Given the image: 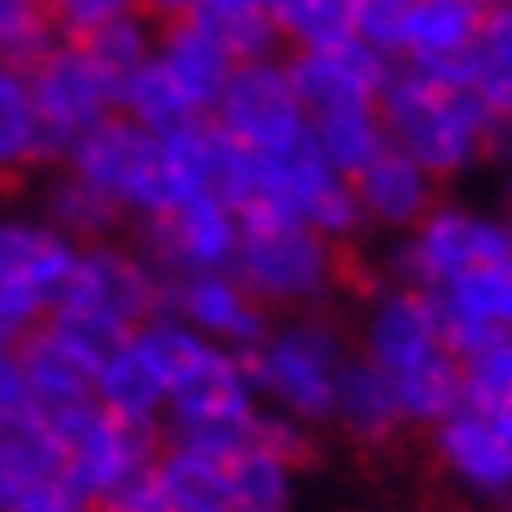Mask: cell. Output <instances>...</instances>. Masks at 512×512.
Wrapping results in <instances>:
<instances>
[{
    "instance_id": "cell-1",
    "label": "cell",
    "mask_w": 512,
    "mask_h": 512,
    "mask_svg": "<svg viewBox=\"0 0 512 512\" xmlns=\"http://www.w3.org/2000/svg\"><path fill=\"white\" fill-rule=\"evenodd\" d=\"M362 357L395 386L404 423L437 428L461 404V357L442 334L433 301L419 287H386L362 320Z\"/></svg>"
},
{
    "instance_id": "cell-2",
    "label": "cell",
    "mask_w": 512,
    "mask_h": 512,
    "mask_svg": "<svg viewBox=\"0 0 512 512\" xmlns=\"http://www.w3.org/2000/svg\"><path fill=\"white\" fill-rule=\"evenodd\" d=\"M160 296H165V278L141 249L99 240V245H80L76 268L43 325L99 367L104 353H113L127 334L156 320Z\"/></svg>"
},
{
    "instance_id": "cell-3",
    "label": "cell",
    "mask_w": 512,
    "mask_h": 512,
    "mask_svg": "<svg viewBox=\"0 0 512 512\" xmlns=\"http://www.w3.org/2000/svg\"><path fill=\"white\" fill-rule=\"evenodd\" d=\"M381 127L395 151L423 165L437 184L475 170L489 156L494 118L484 113L466 76H433L395 66L381 90Z\"/></svg>"
},
{
    "instance_id": "cell-4",
    "label": "cell",
    "mask_w": 512,
    "mask_h": 512,
    "mask_svg": "<svg viewBox=\"0 0 512 512\" xmlns=\"http://www.w3.org/2000/svg\"><path fill=\"white\" fill-rule=\"evenodd\" d=\"M348 353L339 329L296 315L282 325H268V334L245 353V372L254 395L292 423H320L334 414V386Z\"/></svg>"
},
{
    "instance_id": "cell-5",
    "label": "cell",
    "mask_w": 512,
    "mask_h": 512,
    "mask_svg": "<svg viewBox=\"0 0 512 512\" xmlns=\"http://www.w3.org/2000/svg\"><path fill=\"white\" fill-rule=\"evenodd\" d=\"M231 273L264 311H301L334 292L339 245L292 217H240Z\"/></svg>"
},
{
    "instance_id": "cell-6",
    "label": "cell",
    "mask_w": 512,
    "mask_h": 512,
    "mask_svg": "<svg viewBox=\"0 0 512 512\" xmlns=\"http://www.w3.org/2000/svg\"><path fill=\"white\" fill-rule=\"evenodd\" d=\"M80 245L66 240L43 217H5L0 221V334L19 343L52 315Z\"/></svg>"
},
{
    "instance_id": "cell-7",
    "label": "cell",
    "mask_w": 512,
    "mask_h": 512,
    "mask_svg": "<svg viewBox=\"0 0 512 512\" xmlns=\"http://www.w3.org/2000/svg\"><path fill=\"white\" fill-rule=\"evenodd\" d=\"M512 249V226L494 212H475L461 202H437L433 212L404 235L395 249V278L419 292H437L442 282L489 264Z\"/></svg>"
},
{
    "instance_id": "cell-8",
    "label": "cell",
    "mask_w": 512,
    "mask_h": 512,
    "mask_svg": "<svg viewBox=\"0 0 512 512\" xmlns=\"http://www.w3.org/2000/svg\"><path fill=\"white\" fill-rule=\"evenodd\" d=\"M207 123L226 141L254 151V156H278V151H292L301 141H311L306 109H301V99L292 90L287 62H278V57L235 66Z\"/></svg>"
},
{
    "instance_id": "cell-9",
    "label": "cell",
    "mask_w": 512,
    "mask_h": 512,
    "mask_svg": "<svg viewBox=\"0 0 512 512\" xmlns=\"http://www.w3.org/2000/svg\"><path fill=\"white\" fill-rule=\"evenodd\" d=\"M24 76H29L33 109H38V123H43L52 160H62L85 132H94L104 118L118 113L113 80L94 66L85 43L57 38Z\"/></svg>"
},
{
    "instance_id": "cell-10",
    "label": "cell",
    "mask_w": 512,
    "mask_h": 512,
    "mask_svg": "<svg viewBox=\"0 0 512 512\" xmlns=\"http://www.w3.org/2000/svg\"><path fill=\"white\" fill-rule=\"evenodd\" d=\"M62 170L109 198L123 217H156L160 212V141L113 113L62 156Z\"/></svg>"
},
{
    "instance_id": "cell-11",
    "label": "cell",
    "mask_w": 512,
    "mask_h": 512,
    "mask_svg": "<svg viewBox=\"0 0 512 512\" xmlns=\"http://www.w3.org/2000/svg\"><path fill=\"white\" fill-rule=\"evenodd\" d=\"M47 433L57 437V447L66 456V475L76 480V489L85 498H104L109 489H118L123 480H132L137 470H146L156 461V437L151 428H132V423L104 414L99 404H80L71 414L47 423Z\"/></svg>"
},
{
    "instance_id": "cell-12",
    "label": "cell",
    "mask_w": 512,
    "mask_h": 512,
    "mask_svg": "<svg viewBox=\"0 0 512 512\" xmlns=\"http://www.w3.org/2000/svg\"><path fill=\"white\" fill-rule=\"evenodd\" d=\"M141 254L156 264L160 278H184V273H217L231 268L240 245V212L221 193H198L170 212L146 221Z\"/></svg>"
},
{
    "instance_id": "cell-13",
    "label": "cell",
    "mask_w": 512,
    "mask_h": 512,
    "mask_svg": "<svg viewBox=\"0 0 512 512\" xmlns=\"http://www.w3.org/2000/svg\"><path fill=\"white\" fill-rule=\"evenodd\" d=\"M160 315H170L184 329H193L198 339L217 343V348H231L240 357L268 334V311L245 292V282L235 278L231 268L165 278Z\"/></svg>"
},
{
    "instance_id": "cell-14",
    "label": "cell",
    "mask_w": 512,
    "mask_h": 512,
    "mask_svg": "<svg viewBox=\"0 0 512 512\" xmlns=\"http://www.w3.org/2000/svg\"><path fill=\"white\" fill-rule=\"evenodd\" d=\"M437 461L475 498H512V409L456 404L433 428Z\"/></svg>"
},
{
    "instance_id": "cell-15",
    "label": "cell",
    "mask_w": 512,
    "mask_h": 512,
    "mask_svg": "<svg viewBox=\"0 0 512 512\" xmlns=\"http://www.w3.org/2000/svg\"><path fill=\"white\" fill-rule=\"evenodd\" d=\"M0 512H94L43 419L0 433Z\"/></svg>"
},
{
    "instance_id": "cell-16",
    "label": "cell",
    "mask_w": 512,
    "mask_h": 512,
    "mask_svg": "<svg viewBox=\"0 0 512 512\" xmlns=\"http://www.w3.org/2000/svg\"><path fill=\"white\" fill-rule=\"evenodd\" d=\"M390 71L395 66L381 52L362 47L357 38L287 57V76H292V90L301 99L306 118L329 109H353V104H381Z\"/></svg>"
},
{
    "instance_id": "cell-17",
    "label": "cell",
    "mask_w": 512,
    "mask_h": 512,
    "mask_svg": "<svg viewBox=\"0 0 512 512\" xmlns=\"http://www.w3.org/2000/svg\"><path fill=\"white\" fill-rule=\"evenodd\" d=\"M428 301H433L456 357L480 348V343L512 339V249L461 273V278L442 282L437 292H428Z\"/></svg>"
},
{
    "instance_id": "cell-18",
    "label": "cell",
    "mask_w": 512,
    "mask_h": 512,
    "mask_svg": "<svg viewBox=\"0 0 512 512\" xmlns=\"http://www.w3.org/2000/svg\"><path fill=\"white\" fill-rule=\"evenodd\" d=\"M348 184H353L362 226H376V231L409 235L437 207V179L423 165H414L404 151H395L390 141Z\"/></svg>"
},
{
    "instance_id": "cell-19",
    "label": "cell",
    "mask_w": 512,
    "mask_h": 512,
    "mask_svg": "<svg viewBox=\"0 0 512 512\" xmlns=\"http://www.w3.org/2000/svg\"><path fill=\"white\" fill-rule=\"evenodd\" d=\"M484 33V5L480 0H414L404 19L400 38V66L433 71V76H461L475 57Z\"/></svg>"
},
{
    "instance_id": "cell-20",
    "label": "cell",
    "mask_w": 512,
    "mask_h": 512,
    "mask_svg": "<svg viewBox=\"0 0 512 512\" xmlns=\"http://www.w3.org/2000/svg\"><path fill=\"white\" fill-rule=\"evenodd\" d=\"M156 66L165 71V80L174 90L184 94L188 109L198 118H212L221 90H226V80H231V71L240 62L202 19L184 15L156 29Z\"/></svg>"
},
{
    "instance_id": "cell-21",
    "label": "cell",
    "mask_w": 512,
    "mask_h": 512,
    "mask_svg": "<svg viewBox=\"0 0 512 512\" xmlns=\"http://www.w3.org/2000/svg\"><path fill=\"white\" fill-rule=\"evenodd\" d=\"M94 404L113 414V419L132 423V428H156V419L170 404V381L160 372L156 353L146 348V339L127 334L104 362L94 367Z\"/></svg>"
},
{
    "instance_id": "cell-22",
    "label": "cell",
    "mask_w": 512,
    "mask_h": 512,
    "mask_svg": "<svg viewBox=\"0 0 512 512\" xmlns=\"http://www.w3.org/2000/svg\"><path fill=\"white\" fill-rule=\"evenodd\" d=\"M15 353H19V367H24V381H29L33 409H38L43 423L62 419V414L94 400V362L80 357L66 339H57L47 325L29 329L15 343Z\"/></svg>"
},
{
    "instance_id": "cell-23",
    "label": "cell",
    "mask_w": 512,
    "mask_h": 512,
    "mask_svg": "<svg viewBox=\"0 0 512 512\" xmlns=\"http://www.w3.org/2000/svg\"><path fill=\"white\" fill-rule=\"evenodd\" d=\"M329 419H339L343 428L353 437H362V442H381V437H390L400 428L404 414H400V400H395L390 376L357 353L343 362L339 386H334V414H329Z\"/></svg>"
},
{
    "instance_id": "cell-24",
    "label": "cell",
    "mask_w": 512,
    "mask_h": 512,
    "mask_svg": "<svg viewBox=\"0 0 512 512\" xmlns=\"http://www.w3.org/2000/svg\"><path fill=\"white\" fill-rule=\"evenodd\" d=\"M156 480L165 494V512H231L226 461L212 451L170 442L156 451Z\"/></svg>"
},
{
    "instance_id": "cell-25",
    "label": "cell",
    "mask_w": 512,
    "mask_h": 512,
    "mask_svg": "<svg viewBox=\"0 0 512 512\" xmlns=\"http://www.w3.org/2000/svg\"><path fill=\"white\" fill-rule=\"evenodd\" d=\"M47 160L52 151H47L38 109H33L29 76L19 66L0 62V179H19Z\"/></svg>"
},
{
    "instance_id": "cell-26",
    "label": "cell",
    "mask_w": 512,
    "mask_h": 512,
    "mask_svg": "<svg viewBox=\"0 0 512 512\" xmlns=\"http://www.w3.org/2000/svg\"><path fill=\"white\" fill-rule=\"evenodd\" d=\"M311 141L315 151L334 165L339 174L353 179L367 160L386 146V127H381V104H353V109H329L311 113Z\"/></svg>"
},
{
    "instance_id": "cell-27",
    "label": "cell",
    "mask_w": 512,
    "mask_h": 512,
    "mask_svg": "<svg viewBox=\"0 0 512 512\" xmlns=\"http://www.w3.org/2000/svg\"><path fill=\"white\" fill-rule=\"evenodd\" d=\"M43 221L57 226V231H62L66 240H76V245H99V240L113 235V226L123 221V212H118L109 198H99L90 184H80L76 174L62 170L47 184Z\"/></svg>"
},
{
    "instance_id": "cell-28",
    "label": "cell",
    "mask_w": 512,
    "mask_h": 512,
    "mask_svg": "<svg viewBox=\"0 0 512 512\" xmlns=\"http://www.w3.org/2000/svg\"><path fill=\"white\" fill-rule=\"evenodd\" d=\"M118 113H123L127 123H137L141 132H174V127H188V123H202L198 113L184 104V94L174 90L165 71L156 66V52H151V62L132 71V76L118 85Z\"/></svg>"
},
{
    "instance_id": "cell-29",
    "label": "cell",
    "mask_w": 512,
    "mask_h": 512,
    "mask_svg": "<svg viewBox=\"0 0 512 512\" xmlns=\"http://www.w3.org/2000/svg\"><path fill=\"white\" fill-rule=\"evenodd\" d=\"M268 19L278 43H287L292 52H315V47L353 38L348 0H268Z\"/></svg>"
},
{
    "instance_id": "cell-30",
    "label": "cell",
    "mask_w": 512,
    "mask_h": 512,
    "mask_svg": "<svg viewBox=\"0 0 512 512\" xmlns=\"http://www.w3.org/2000/svg\"><path fill=\"white\" fill-rule=\"evenodd\" d=\"M80 43H85V52L94 57V66L113 80V94H118V85H123L132 71H141V66L151 62L156 29H151L146 15H127V19H118V24H109V29L80 38Z\"/></svg>"
},
{
    "instance_id": "cell-31",
    "label": "cell",
    "mask_w": 512,
    "mask_h": 512,
    "mask_svg": "<svg viewBox=\"0 0 512 512\" xmlns=\"http://www.w3.org/2000/svg\"><path fill=\"white\" fill-rule=\"evenodd\" d=\"M52 43H57V29L47 19L43 0H0V62L29 71Z\"/></svg>"
},
{
    "instance_id": "cell-32",
    "label": "cell",
    "mask_w": 512,
    "mask_h": 512,
    "mask_svg": "<svg viewBox=\"0 0 512 512\" xmlns=\"http://www.w3.org/2000/svg\"><path fill=\"white\" fill-rule=\"evenodd\" d=\"M409 5L414 0H348V29H353V38L362 47H372L386 62H395L400 57Z\"/></svg>"
},
{
    "instance_id": "cell-33",
    "label": "cell",
    "mask_w": 512,
    "mask_h": 512,
    "mask_svg": "<svg viewBox=\"0 0 512 512\" xmlns=\"http://www.w3.org/2000/svg\"><path fill=\"white\" fill-rule=\"evenodd\" d=\"M43 10L52 19L57 38H71V43L109 29V24H118L127 15H141L137 0H43Z\"/></svg>"
},
{
    "instance_id": "cell-34",
    "label": "cell",
    "mask_w": 512,
    "mask_h": 512,
    "mask_svg": "<svg viewBox=\"0 0 512 512\" xmlns=\"http://www.w3.org/2000/svg\"><path fill=\"white\" fill-rule=\"evenodd\" d=\"M94 512H165V494L156 480V461L146 470H137L132 480H123L118 489H109L104 498H94Z\"/></svg>"
},
{
    "instance_id": "cell-35",
    "label": "cell",
    "mask_w": 512,
    "mask_h": 512,
    "mask_svg": "<svg viewBox=\"0 0 512 512\" xmlns=\"http://www.w3.org/2000/svg\"><path fill=\"white\" fill-rule=\"evenodd\" d=\"M480 52H484V57H494V62H503V66H512V0H503V5H489V10H484Z\"/></svg>"
},
{
    "instance_id": "cell-36",
    "label": "cell",
    "mask_w": 512,
    "mask_h": 512,
    "mask_svg": "<svg viewBox=\"0 0 512 512\" xmlns=\"http://www.w3.org/2000/svg\"><path fill=\"white\" fill-rule=\"evenodd\" d=\"M141 15L156 19V24H170V19H184L193 15V0H137Z\"/></svg>"
},
{
    "instance_id": "cell-37",
    "label": "cell",
    "mask_w": 512,
    "mask_h": 512,
    "mask_svg": "<svg viewBox=\"0 0 512 512\" xmlns=\"http://www.w3.org/2000/svg\"><path fill=\"white\" fill-rule=\"evenodd\" d=\"M489 156L512 160V123H498V127H494V141H489Z\"/></svg>"
},
{
    "instance_id": "cell-38",
    "label": "cell",
    "mask_w": 512,
    "mask_h": 512,
    "mask_svg": "<svg viewBox=\"0 0 512 512\" xmlns=\"http://www.w3.org/2000/svg\"><path fill=\"white\" fill-rule=\"evenodd\" d=\"M503 221H508V226H512V179H508V184H503Z\"/></svg>"
},
{
    "instance_id": "cell-39",
    "label": "cell",
    "mask_w": 512,
    "mask_h": 512,
    "mask_svg": "<svg viewBox=\"0 0 512 512\" xmlns=\"http://www.w3.org/2000/svg\"><path fill=\"white\" fill-rule=\"evenodd\" d=\"M480 5H484V10H489V5H503V0H480Z\"/></svg>"
},
{
    "instance_id": "cell-40",
    "label": "cell",
    "mask_w": 512,
    "mask_h": 512,
    "mask_svg": "<svg viewBox=\"0 0 512 512\" xmlns=\"http://www.w3.org/2000/svg\"><path fill=\"white\" fill-rule=\"evenodd\" d=\"M508 409H512V400H508Z\"/></svg>"
}]
</instances>
